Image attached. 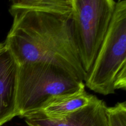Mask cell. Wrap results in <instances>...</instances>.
Masks as SVG:
<instances>
[{
    "label": "cell",
    "instance_id": "cell-1",
    "mask_svg": "<svg viewBox=\"0 0 126 126\" xmlns=\"http://www.w3.org/2000/svg\"><path fill=\"white\" fill-rule=\"evenodd\" d=\"M4 43L18 65L47 62L84 81L73 32V0H14Z\"/></svg>",
    "mask_w": 126,
    "mask_h": 126
},
{
    "label": "cell",
    "instance_id": "cell-2",
    "mask_svg": "<svg viewBox=\"0 0 126 126\" xmlns=\"http://www.w3.org/2000/svg\"><path fill=\"white\" fill-rule=\"evenodd\" d=\"M83 89L84 82L56 65L47 62L20 64L16 90L17 115L30 117L55 98Z\"/></svg>",
    "mask_w": 126,
    "mask_h": 126
},
{
    "label": "cell",
    "instance_id": "cell-3",
    "mask_svg": "<svg viewBox=\"0 0 126 126\" xmlns=\"http://www.w3.org/2000/svg\"><path fill=\"white\" fill-rule=\"evenodd\" d=\"M91 90L103 95L126 89V0L116 1L105 38L84 79Z\"/></svg>",
    "mask_w": 126,
    "mask_h": 126
},
{
    "label": "cell",
    "instance_id": "cell-4",
    "mask_svg": "<svg viewBox=\"0 0 126 126\" xmlns=\"http://www.w3.org/2000/svg\"><path fill=\"white\" fill-rule=\"evenodd\" d=\"M73 32L79 59L87 75L105 38L116 1L73 0Z\"/></svg>",
    "mask_w": 126,
    "mask_h": 126
},
{
    "label": "cell",
    "instance_id": "cell-5",
    "mask_svg": "<svg viewBox=\"0 0 126 126\" xmlns=\"http://www.w3.org/2000/svg\"><path fill=\"white\" fill-rule=\"evenodd\" d=\"M18 69V63L4 44L0 49V126L17 116L16 90Z\"/></svg>",
    "mask_w": 126,
    "mask_h": 126
},
{
    "label": "cell",
    "instance_id": "cell-6",
    "mask_svg": "<svg viewBox=\"0 0 126 126\" xmlns=\"http://www.w3.org/2000/svg\"><path fill=\"white\" fill-rule=\"evenodd\" d=\"M107 107L97 97L88 105L62 118L48 119L33 115L25 119L28 126H108Z\"/></svg>",
    "mask_w": 126,
    "mask_h": 126
},
{
    "label": "cell",
    "instance_id": "cell-7",
    "mask_svg": "<svg viewBox=\"0 0 126 126\" xmlns=\"http://www.w3.org/2000/svg\"><path fill=\"white\" fill-rule=\"evenodd\" d=\"M96 98L83 89L73 94L55 98L33 115L41 116L48 119L62 118L88 105Z\"/></svg>",
    "mask_w": 126,
    "mask_h": 126
},
{
    "label": "cell",
    "instance_id": "cell-8",
    "mask_svg": "<svg viewBox=\"0 0 126 126\" xmlns=\"http://www.w3.org/2000/svg\"><path fill=\"white\" fill-rule=\"evenodd\" d=\"M107 115L108 126H126V102L107 107Z\"/></svg>",
    "mask_w": 126,
    "mask_h": 126
},
{
    "label": "cell",
    "instance_id": "cell-9",
    "mask_svg": "<svg viewBox=\"0 0 126 126\" xmlns=\"http://www.w3.org/2000/svg\"><path fill=\"white\" fill-rule=\"evenodd\" d=\"M4 43H0V49H1V48L4 46Z\"/></svg>",
    "mask_w": 126,
    "mask_h": 126
}]
</instances>
